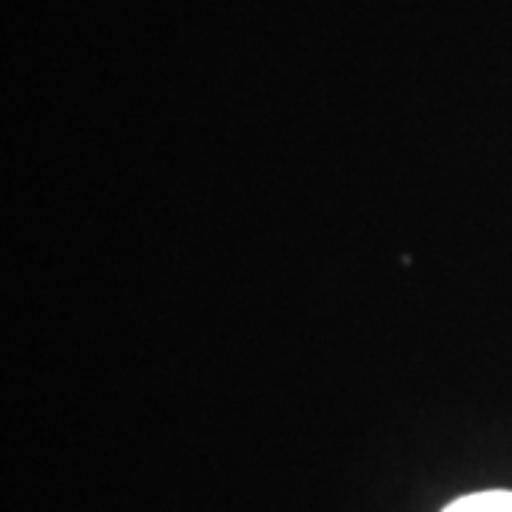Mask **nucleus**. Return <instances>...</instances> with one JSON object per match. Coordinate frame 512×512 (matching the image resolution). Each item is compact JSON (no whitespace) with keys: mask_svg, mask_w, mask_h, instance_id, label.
<instances>
[{"mask_svg":"<svg viewBox=\"0 0 512 512\" xmlns=\"http://www.w3.org/2000/svg\"><path fill=\"white\" fill-rule=\"evenodd\" d=\"M441 512H512V493L490 490V493L464 495Z\"/></svg>","mask_w":512,"mask_h":512,"instance_id":"f257e3e1","label":"nucleus"}]
</instances>
